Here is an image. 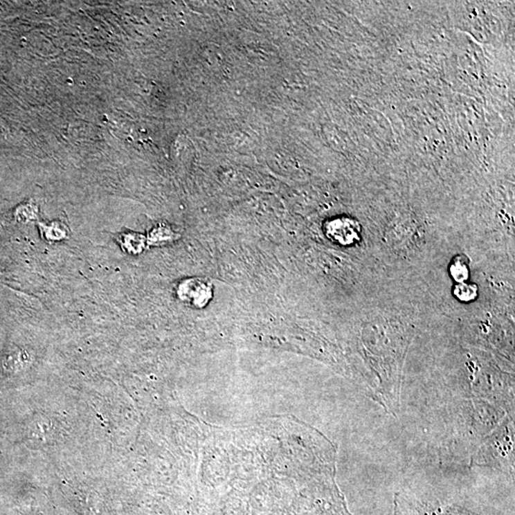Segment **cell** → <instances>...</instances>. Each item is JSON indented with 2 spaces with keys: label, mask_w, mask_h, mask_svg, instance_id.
Segmentation results:
<instances>
[{
  "label": "cell",
  "mask_w": 515,
  "mask_h": 515,
  "mask_svg": "<svg viewBox=\"0 0 515 515\" xmlns=\"http://www.w3.org/2000/svg\"><path fill=\"white\" fill-rule=\"evenodd\" d=\"M325 231L328 239L343 246L354 244L362 233L359 222L348 217H338L327 222Z\"/></svg>",
  "instance_id": "1"
},
{
  "label": "cell",
  "mask_w": 515,
  "mask_h": 515,
  "mask_svg": "<svg viewBox=\"0 0 515 515\" xmlns=\"http://www.w3.org/2000/svg\"><path fill=\"white\" fill-rule=\"evenodd\" d=\"M178 295L183 302L196 309H204L213 297V289L208 282L193 278L181 282Z\"/></svg>",
  "instance_id": "2"
},
{
  "label": "cell",
  "mask_w": 515,
  "mask_h": 515,
  "mask_svg": "<svg viewBox=\"0 0 515 515\" xmlns=\"http://www.w3.org/2000/svg\"><path fill=\"white\" fill-rule=\"evenodd\" d=\"M449 274L454 281L457 282V284L468 281L469 278V258L466 255H458L453 258L449 266Z\"/></svg>",
  "instance_id": "3"
},
{
  "label": "cell",
  "mask_w": 515,
  "mask_h": 515,
  "mask_svg": "<svg viewBox=\"0 0 515 515\" xmlns=\"http://www.w3.org/2000/svg\"><path fill=\"white\" fill-rule=\"evenodd\" d=\"M453 294L461 302H471L478 296V287L476 284L469 282H459L454 287Z\"/></svg>",
  "instance_id": "4"
}]
</instances>
